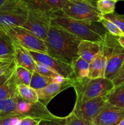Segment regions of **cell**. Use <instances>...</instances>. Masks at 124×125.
Instances as JSON below:
<instances>
[{
	"label": "cell",
	"mask_w": 124,
	"mask_h": 125,
	"mask_svg": "<svg viewBox=\"0 0 124 125\" xmlns=\"http://www.w3.org/2000/svg\"><path fill=\"white\" fill-rule=\"evenodd\" d=\"M15 48L13 42L5 33L0 31V60L14 61Z\"/></svg>",
	"instance_id": "obj_19"
},
{
	"label": "cell",
	"mask_w": 124,
	"mask_h": 125,
	"mask_svg": "<svg viewBox=\"0 0 124 125\" xmlns=\"http://www.w3.org/2000/svg\"><path fill=\"white\" fill-rule=\"evenodd\" d=\"M124 118V108L106 102L92 122L94 125H118Z\"/></svg>",
	"instance_id": "obj_12"
},
{
	"label": "cell",
	"mask_w": 124,
	"mask_h": 125,
	"mask_svg": "<svg viewBox=\"0 0 124 125\" xmlns=\"http://www.w3.org/2000/svg\"><path fill=\"white\" fill-rule=\"evenodd\" d=\"M112 82H113L114 87L120 85L124 83V62L120 68L119 73H117L116 76L114 78V79L112 81Z\"/></svg>",
	"instance_id": "obj_33"
},
{
	"label": "cell",
	"mask_w": 124,
	"mask_h": 125,
	"mask_svg": "<svg viewBox=\"0 0 124 125\" xmlns=\"http://www.w3.org/2000/svg\"><path fill=\"white\" fill-rule=\"evenodd\" d=\"M96 2L97 0H65L61 11L73 19L100 22L102 15L97 10Z\"/></svg>",
	"instance_id": "obj_5"
},
{
	"label": "cell",
	"mask_w": 124,
	"mask_h": 125,
	"mask_svg": "<svg viewBox=\"0 0 124 125\" xmlns=\"http://www.w3.org/2000/svg\"><path fill=\"white\" fill-rule=\"evenodd\" d=\"M107 102L106 96L96 98L74 105L72 113L76 117L93 122Z\"/></svg>",
	"instance_id": "obj_11"
},
{
	"label": "cell",
	"mask_w": 124,
	"mask_h": 125,
	"mask_svg": "<svg viewBox=\"0 0 124 125\" xmlns=\"http://www.w3.org/2000/svg\"><path fill=\"white\" fill-rule=\"evenodd\" d=\"M16 114L24 117H29L43 120H54L60 117L54 115L48 110L46 106L40 102H30L22 98L19 95L17 98Z\"/></svg>",
	"instance_id": "obj_8"
},
{
	"label": "cell",
	"mask_w": 124,
	"mask_h": 125,
	"mask_svg": "<svg viewBox=\"0 0 124 125\" xmlns=\"http://www.w3.org/2000/svg\"><path fill=\"white\" fill-rule=\"evenodd\" d=\"M0 31L9 37L13 42L27 50L47 53L44 42L24 28L21 26H11Z\"/></svg>",
	"instance_id": "obj_7"
},
{
	"label": "cell",
	"mask_w": 124,
	"mask_h": 125,
	"mask_svg": "<svg viewBox=\"0 0 124 125\" xmlns=\"http://www.w3.org/2000/svg\"><path fill=\"white\" fill-rule=\"evenodd\" d=\"M100 51L106 59L104 78L113 81L124 62V48L119 44L117 37L107 32L100 42Z\"/></svg>",
	"instance_id": "obj_4"
},
{
	"label": "cell",
	"mask_w": 124,
	"mask_h": 125,
	"mask_svg": "<svg viewBox=\"0 0 124 125\" xmlns=\"http://www.w3.org/2000/svg\"><path fill=\"white\" fill-rule=\"evenodd\" d=\"M15 76L18 84L29 85L33 72H30L26 68L20 66L16 65Z\"/></svg>",
	"instance_id": "obj_26"
},
{
	"label": "cell",
	"mask_w": 124,
	"mask_h": 125,
	"mask_svg": "<svg viewBox=\"0 0 124 125\" xmlns=\"http://www.w3.org/2000/svg\"><path fill=\"white\" fill-rule=\"evenodd\" d=\"M124 125V118L120 122V123H119V125Z\"/></svg>",
	"instance_id": "obj_38"
},
{
	"label": "cell",
	"mask_w": 124,
	"mask_h": 125,
	"mask_svg": "<svg viewBox=\"0 0 124 125\" xmlns=\"http://www.w3.org/2000/svg\"><path fill=\"white\" fill-rule=\"evenodd\" d=\"M102 17L115 24L124 35V15L119 14L114 12L110 14L105 15Z\"/></svg>",
	"instance_id": "obj_28"
},
{
	"label": "cell",
	"mask_w": 124,
	"mask_h": 125,
	"mask_svg": "<svg viewBox=\"0 0 124 125\" xmlns=\"http://www.w3.org/2000/svg\"><path fill=\"white\" fill-rule=\"evenodd\" d=\"M72 87L76 95L75 104H77L91 99L106 96L114 86L112 81L106 78H87L81 81L73 79Z\"/></svg>",
	"instance_id": "obj_3"
},
{
	"label": "cell",
	"mask_w": 124,
	"mask_h": 125,
	"mask_svg": "<svg viewBox=\"0 0 124 125\" xmlns=\"http://www.w3.org/2000/svg\"><path fill=\"white\" fill-rule=\"evenodd\" d=\"M15 67L0 76V100L18 95V82L15 76Z\"/></svg>",
	"instance_id": "obj_14"
},
{
	"label": "cell",
	"mask_w": 124,
	"mask_h": 125,
	"mask_svg": "<svg viewBox=\"0 0 124 125\" xmlns=\"http://www.w3.org/2000/svg\"><path fill=\"white\" fill-rule=\"evenodd\" d=\"M66 125H94L93 122L76 117L71 112L66 117Z\"/></svg>",
	"instance_id": "obj_31"
},
{
	"label": "cell",
	"mask_w": 124,
	"mask_h": 125,
	"mask_svg": "<svg viewBox=\"0 0 124 125\" xmlns=\"http://www.w3.org/2000/svg\"><path fill=\"white\" fill-rule=\"evenodd\" d=\"M81 40L51 21L44 40L47 54L71 64L78 56V46Z\"/></svg>",
	"instance_id": "obj_1"
},
{
	"label": "cell",
	"mask_w": 124,
	"mask_h": 125,
	"mask_svg": "<svg viewBox=\"0 0 124 125\" xmlns=\"http://www.w3.org/2000/svg\"><path fill=\"white\" fill-rule=\"evenodd\" d=\"M55 79L43 76L39 74L36 71H34L32 74L29 86L35 90H40L44 88L49 84L55 82Z\"/></svg>",
	"instance_id": "obj_22"
},
{
	"label": "cell",
	"mask_w": 124,
	"mask_h": 125,
	"mask_svg": "<svg viewBox=\"0 0 124 125\" xmlns=\"http://www.w3.org/2000/svg\"><path fill=\"white\" fill-rule=\"evenodd\" d=\"M40 125H66V117H60L54 120L41 121Z\"/></svg>",
	"instance_id": "obj_35"
},
{
	"label": "cell",
	"mask_w": 124,
	"mask_h": 125,
	"mask_svg": "<svg viewBox=\"0 0 124 125\" xmlns=\"http://www.w3.org/2000/svg\"><path fill=\"white\" fill-rule=\"evenodd\" d=\"M117 40L118 42L119 43V44H120L123 48H124V35L117 37Z\"/></svg>",
	"instance_id": "obj_36"
},
{
	"label": "cell",
	"mask_w": 124,
	"mask_h": 125,
	"mask_svg": "<svg viewBox=\"0 0 124 125\" xmlns=\"http://www.w3.org/2000/svg\"><path fill=\"white\" fill-rule=\"evenodd\" d=\"M51 21L81 40L100 43L107 32L100 22L73 19L64 15L61 10L51 13Z\"/></svg>",
	"instance_id": "obj_2"
},
{
	"label": "cell",
	"mask_w": 124,
	"mask_h": 125,
	"mask_svg": "<svg viewBox=\"0 0 124 125\" xmlns=\"http://www.w3.org/2000/svg\"><path fill=\"white\" fill-rule=\"evenodd\" d=\"M106 67V59L105 56L100 51L93 61L89 63L88 78L90 79L104 78Z\"/></svg>",
	"instance_id": "obj_18"
},
{
	"label": "cell",
	"mask_w": 124,
	"mask_h": 125,
	"mask_svg": "<svg viewBox=\"0 0 124 125\" xmlns=\"http://www.w3.org/2000/svg\"><path fill=\"white\" fill-rule=\"evenodd\" d=\"M119 0H97V10L102 16L115 12V4Z\"/></svg>",
	"instance_id": "obj_25"
},
{
	"label": "cell",
	"mask_w": 124,
	"mask_h": 125,
	"mask_svg": "<svg viewBox=\"0 0 124 125\" xmlns=\"http://www.w3.org/2000/svg\"><path fill=\"white\" fill-rule=\"evenodd\" d=\"M51 23V14L29 10L27 18L21 27L44 41Z\"/></svg>",
	"instance_id": "obj_9"
},
{
	"label": "cell",
	"mask_w": 124,
	"mask_h": 125,
	"mask_svg": "<svg viewBox=\"0 0 124 125\" xmlns=\"http://www.w3.org/2000/svg\"><path fill=\"white\" fill-rule=\"evenodd\" d=\"M18 95L0 100V117L15 115Z\"/></svg>",
	"instance_id": "obj_23"
},
{
	"label": "cell",
	"mask_w": 124,
	"mask_h": 125,
	"mask_svg": "<svg viewBox=\"0 0 124 125\" xmlns=\"http://www.w3.org/2000/svg\"><path fill=\"white\" fill-rule=\"evenodd\" d=\"M15 48L14 60L16 65L26 68L31 72L36 70L35 61L33 59L28 50L13 42Z\"/></svg>",
	"instance_id": "obj_16"
},
{
	"label": "cell",
	"mask_w": 124,
	"mask_h": 125,
	"mask_svg": "<svg viewBox=\"0 0 124 125\" xmlns=\"http://www.w3.org/2000/svg\"><path fill=\"white\" fill-rule=\"evenodd\" d=\"M41 120L32 118L29 117H25L21 120L17 125H40Z\"/></svg>",
	"instance_id": "obj_34"
},
{
	"label": "cell",
	"mask_w": 124,
	"mask_h": 125,
	"mask_svg": "<svg viewBox=\"0 0 124 125\" xmlns=\"http://www.w3.org/2000/svg\"><path fill=\"white\" fill-rule=\"evenodd\" d=\"M74 79L81 81L88 78L89 63L80 57L74 59L71 62Z\"/></svg>",
	"instance_id": "obj_20"
},
{
	"label": "cell",
	"mask_w": 124,
	"mask_h": 125,
	"mask_svg": "<svg viewBox=\"0 0 124 125\" xmlns=\"http://www.w3.org/2000/svg\"><path fill=\"white\" fill-rule=\"evenodd\" d=\"M29 10L51 13L62 9L65 0H23Z\"/></svg>",
	"instance_id": "obj_15"
},
{
	"label": "cell",
	"mask_w": 124,
	"mask_h": 125,
	"mask_svg": "<svg viewBox=\"0 0 124 125\" xmlns=\"http://www.w3.org/2000/svg\"><path fill=\"white\" fill-rule=\"evenodd\" d=\"M119 1H124V0H119Z\"/></svg>",
	"instance_id": "obj_39"
},
{
	"label": "cell",
	"mask_w": 124,
	"mask_h": 125,
	"mask_svg": "<svg viewBox=\"0 0 124 125\" xmlns=\"http://www.w3.org/2000/svg\"><path fill=\"white\" fill-rule=\"evenodd\" d=\"M100 23L103 25V26L106 30V31L111 35L115 37H119L120 35H124L122 32L119 29V28L115 24H114L111 21L103 18V17L100 20Z\"/></svg>",
	"instance_id": "obj_27"
},
{
	"label": "cell",
	"mask_w": 124,
	"mask_h": 125,
	"mask_svg": "<svg viewBox=\"0 0 124 125\" xmlns=\"http://www.w3.org/2000/svg\"><path fill=\"white\" fill-rule=\"evenodd\" d=\"M35 63H36V70H35V71L38 72L39 74L44 76L54 78V79L60 76L58 74H57L55 72H53L52 69H51L49 67L46 66V65L38 62H35Z\"/></svg>",
	"instance_id": "obj_29"
},
{
	"label": "cell",
	"mask_w": 124,
	"mask_h": 125,
	"mask_svg": "<svg viewBox=\"0 0 124 125\" xmlns=\"http://www.w3.org/2000/svg\"><path fill=\"white\" fill-rule=\"evenodd\" d=\"M8 1L9 0H0V8Z\"/></svg>",
	"instance_id": "obj_37"
},
{
	"label": "cell",
	"mask_w": 124,
	"mask_h": 125,
	"mask_svg": "<svg viewBox=\"0 0 124 125\" xmlns=\"http://www.w3.org/2000/svg\"><path fill=\"white\" fill-rule=\"evenodd\" d=\"M100 51V43L81 40L78 46V56L91 63Z\"/></svg>",
	"instance_id": "obj_17"
},
{
	"label": "cell",
	"mask_w": 124,
	"mask_h": 125,
	"mask_svg": "<svg viewBox=\"0 0 124 125\" xmlns=\"http://www.w3.org/2000/svg\"><path fill=\"white\" fill-rule=\"evenodd\" d=\"M17 89H18V95L22 98L32 103H36L39 101L36 90L30 87L29 85L18 84Z\"/></svg>",
	"instance_id": "obj_24"
},
{
	"label": "cell",
	"mask_w": 124,
	"mask_h": 125,
	"mask_svg": "<svg viewBox=\"0 0 124 125\" xmlns=\"http://www.w3.org/2000/svg\"><path fill=\"white\" fill-rule=\"evenodd\" d=\"M23 0H9L0 8V30L11 26H22L29 14Z\"/></svg>",
	"instance_id": "obj_6"
},
{
	"label": "cell",
	"mask_w": 124,
	"mask_h": 125,
	"mask_svg": "<svg viewBox=\"0 0 124 125\" xmlns=\"http://www.w3.org/2000/svg\"><path fill=\"white\" fill-rule=\"evenodd\" d=\"M15 65V60L13 61H4L0 60V76L8 73Z\"/></svg>",
	"instance_id": "obj_32"
},
{
	"label": "cell",
	"mask_w": 124,
	"mask_h": 125,
	"mask_svg": "<svg viewBox=\"0 0 124 125\" xmlns=\"http://www.w3.org/2000/svg\"><path fill=\"white\" fill-rule=\"evenodd\" d=\"M72 79H67L63 83L53 82L43 89L36 90L39 101L47 106L56 95L65 89L71 87Z\"/></svg>",
	"instance_id": "obj_13"
},
{
	"label": "cell",
	"mask_w": 124,
	"mask_h": 125,
	"mask_svg": "<svg viewBox=\"0 0 124 125\" xmlns=\"http://www.w3.org/2000/svg\"><path fill=\"white\" fill-rule=\"evenodd\" d=\"M106 98L108 103L124 108V83L114 87Z\"/></svg>",
	"instance_id": "obj_21"
},
{
	"label": "cell",
	"mask_w": 124,
	"mask_h": 125,
	"mask_svg": "<svg viewBox=\"0 0 124 125\" xmlns=\"http://www.w3.org/2000/svg\"><path fill=\"white\" fill-rule=\"evenodd\" d=\"M24 117L19 114L0 117V125H17Z\"/></svg>",
	"instance_id": "obj_30"
},
{
	"label": "cell",
	"mask_w": 124,
	"mask_h": 125,
	"mask_svg": "<svg viewBox=\"0 0 124 125\" xmlns=\"http://www.w3.org/2000/svg\"><path fill=\"white\" fill-rule=\"evenodd\" d=\"M28 51L35 62H38L46 65L63 78L74 79V72L71 64L55 58L46 52L29 50Z\"/></svg>",
	"instance_id": "obj_10"
}]
</instances>
